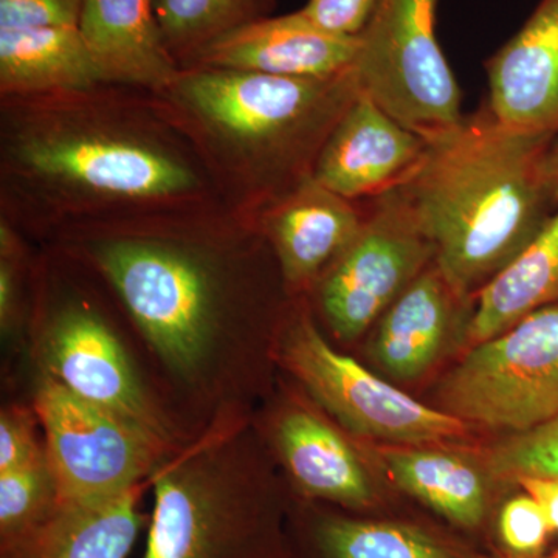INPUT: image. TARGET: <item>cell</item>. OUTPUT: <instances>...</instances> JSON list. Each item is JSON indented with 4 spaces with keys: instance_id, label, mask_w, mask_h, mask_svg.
Wrapping results in <instances>:
<instances>
[{
    "instance_id": "6da1fadb",
    "label": "cell",
    "mask_w": 558,
    "mask_h": 558,
    "mask_svg": "<svg viewBox=\"0 0 558 558\" xmlns=\"http://www.w3.org/2000/svg\"><path fill=\"white\" fill-rule=\"evenodd\" d=\"M46 244L108 288L190 439L252 418L295 300L255 220L213 205L75 227Z\"/></svg>"
},
{
    "instance_id": "7a4b0ae2",
    "label": "cell",
    "mask_w": 558,
    "mask_h": 558,
    "mask_svg": "<svg viewBox=\"0 0 558 558\" xmlns=\"http://www.w3.org/2000/svg\"><path fill=\"white\" fill-rule=\"evenodd\" d=\"M220 204L156 94L119 84L0 97V219L33 244L62 231Z\"/></svg>"
},
{
    "instance_id": "3957f363",
    "label": "cell",
    "mask_w": 558,
    "mask_h": 558,
    "mask_svg": "<svg viewBox=\"0 0 558 558\" xmlns=\"http://www.w3.org/2000/svg\"><path fill=\"white\" fill-rule=\"evenodd\" d=\"M359 94L351 69L330 78H284L199 65L180 70L156 95L220 204L255 220L314 178L319 150Z\"/></svg>"
},
{
    "instance_id": "277c9868",
    "label": "cell",
    "mask_w": 558,
    "mask_h": 558,
    "mask_svg": "<svg viewBox=\"0 0 558 558\" xmlns=\"http://www.w3.org/2000/svg\"><path fill=\"white\" fill-rule=\"evenodd\" d=\"M554 138L512 130L484 105L428 138L421 165L399 185L461 299L476 296L556 213L543 171Z\"/></svg>"
},
{
    "instance_id": "5b68a950",
    "label": "cell",
    "mask_w": 558,
    "mask_h": 558,
    "mask_svg": "<svg viewBox=\"0 0 558 558\" xmlns=\"http://www.w3.org/2000/svg\"><path fill=\"white\" fill-rule=\"evenodd\" d=\"M252 418L209 429L150 478L143 558H290V497Z\"/></svg>"
},
{
    "instance_id": "8992f818",
    "label": "cell",
    "mask_w": 558,
    "mask_h": 558,
    "mask_svg": "<svg viewBox=\"0 0 558 558\" xmlns=\"http://www.w3.org/2000/svg\"><path fill=\"white\" fill-rule=\"evenodd\" d=\"M24 351L33 373L130 418L172 449L194 442L161 402L108 288L57 245H36Z\"/></svg>"
},
{
    "instance_id": "52a82bcc",
    "label": "cell",
    "mask_w": 558,
    "mask_h": 558,
    "mask_svg": "<svg viewBox=\"0 0 558 558\" xmlns=\"http://www.w3.org/2000/svg\"><path fill=\"white\" fill-rule=\"evenodd\" d=\"M275 359L278 369L352 435L425 446L468 433L461 418L417 402L333 347L306 296L293 300Z\"/></svg>"
},
{
    "instance_id": "ba28073f",
    "label": "cell",
    "mask_w": 558,
    "mask_h": 558,
    "mask_svg": "<svg viewBox=\"0 0 558 558\" xmlns=\"http://www.w3.org/2000/svg\"><path fill=\"white\" fill-rule=\"evenodd\" d=\"M436 5L438 0H379L351 68L362 94L427 140L465 117L436 36Z\"/></svg>"
},
{
    "instance_id": "9c48e42d",
    "label": "cell",
    "mask_w": 558,
    "mask_h": 558,
    "mask_svg": "<svg viewBox=\"0 0 558 558\" xmlns=\"http://www.w3.org/2000/svg\"><path fill=\"white\" fill-rule=\"evenodd\" d=\"M359 236L306 296L332 339L351 343L435 264V247L402 190L366 205Z\"/></svg>"
},
{
    "instance_id": "30bf717a",
    "label": "cell",
    "mask_w": 558,
    "mask_h": 558,
    "mask_svg": "<svg viewBox=\"0 0 558 558\" xmlns=\"http://www.w3.org/2000/svg\"><path fill=\"white\" fill-rule=\"evenodd\" d=\"M32 405L61 498L94 501L150 483L180 450L50 377H33Z\"/></svg>"
},
{
    "instance_id": "8fae6325",
    "label": "cell",
    "mask_w": 558,
    "mask_h": 558,
    "mask_svg": "<svg viewBox=\"0 0 558 558\" xmlns=\"http://www.w3.org/2000/svg\"><path fill=\"white\" fill-rule=\"evenodd\" d=\"M444 411L524 433L558 414V303L475 344L440 389Z\"/></svg>"
},
{
    "instance_id": "7c38bea8",
    "label": "cell",
    "mask_w": 558,
    "mask_h": 558,
    "mask_svg": "<svg viewBox=\"0 0 558 558\" xmlns=\"http://www.w3.org/2000/svg\"><path fill=\"white\" fill-rule=\"evenodd\" d=\"M286 398L271 407L260 403L252 422L284 469L290 494L354 515L376 517L379 492L352 444L310 396Z\"/></svg>"
},
{
    "instance_id": "4fadbf2b",
    "label": "cell",
    "mask_w": 558,
    "mask_h": 558,
    "mask_svg": "<svg viewBox=\"0 0 558 558\" xmlns=\"http://www.w3.org/2000/svg\"><path fill=\"white\" fill-rule=\"evenodd\" d=\"M427 146V138L360 92L319 150L314 179L344 199L362 204L409 180Z\"/></svg>"
},
{
    "instance_id": "5bb4252c",
    "label": "cell",
    "mask_w": 558,
    "mask_h": 558,
    "mask_svg": "<svg viewBox=\"0 0 558 558\" xmlns=\"http://www.w3.org/2000/svg\"><path fill=\"white\" fill-rule=\"evenodd\" d=\"M366 208L307 179L256 216L269 242L286 288L293 299L307 296L318 279L354 242Z\"/></svg>"
},
{
    "instance_id": "9a60e30c",
    "label": "cell",
    "mask_w": 558,
    "mask_h": 558,
    "mask_svg": "<svg viewBox=\"0 0 558 558\" xmlns=\"http://www.w3.org/2000/svg\"><path fill=\"white\" fill-rule=\"evenodd\" d=\"M290 558H480L435 529L396 517H363L292 495Z\"/></svg>"
},
{
    "instance_id": "2e32d148",
    "label": "cell",
    "mask_w": 558,
    "mask_h": 558,
    "mask_svg": "<svg viewBox=\"0 0 558 558\" xmlns=\"http://www.w3.org/2000/svg\"><path fill=\"white\" fill-rule=\"evenodd\" d=\"M486 70V106L499 123L557 138L558 0H539Z\"/></svg>"
},
{
    "instance_id": "e0dca14e",
    "label": "cell",
    "mask_w": 558,
    "mask_h": 558,
    "mask_svg": "<svg viewBox=\"0 0 558 558\" xmlns=\"http://www.w3.org/2000/svg\"><path fill=\"white\" fill-rule=\"evenodd\" d=\"M359 36L323 31L301 10L267 16L229 33L190 68L264 73L284 78H330L354 64ZM186 68V69H190Z\"/></svg>"
},
{
    "instance_id": "ac0fdd59",
    "label": "cell",
    "mask_w": 558,
    "mask_h": 558,
    "mask_svg": "<svg viewBox=\"0 0 558 558\" xmlns=\"http://www.w3.org/2000/svg\"><path fill=\"white\" fill-rule=\"evenodd\" d=\"M78 32L106 84L160 94L178 78L156 0H84Z\"/></svg>"
},
{
    "instance_id": "d6986e66",
    "label": "cell",
    "mask_w": 558,
    "mask_h": 558,
    "mask_svg": "<svg viewBox=\"0 0 558 558\" xmlns=\"http://www.w3.org/2000/svg\"><path fill=\"white\" fill-rule=\"evenodd\" d=\"M150 483L94 501L62 499L20 537L0 545V558H128L150 515L142 499Z\"/></svg>"
},
{
    "instance_id": "ffe728a7",
    "label": "cell",
    "mask_w": 558,
    "mask_h": 558,
    "mask_svg": "<svg viewBox=\"0 0 558 558\" xmlns=\"http://www.w3.org/2000/svg\"><path fill=\"white\" fill-rule=\"evenodd\" d=\"M465 303L433 264L380 318L371 349L374 360L398 380L424 376L446 347L459 306Z\"/></svg>"
},
{
    "instance_id": "44dd1931",
    "label": "cell",
    "mask_w": 558,
    "mask_h": 558,
    "mask_svg": "<svg viewBox=\"0 0 558 558\" xmlns=\"http://www.w3.org/2000/svg\"><path fill=\"white\" fill-rule=\"evenodd\" d=\"M106 84L78 27L2 28L0 97L87 90Z\"/></svg>"
},
{
    "instance_id": "7402d4cb",
    "label": "cell",
    "mask_w": 558,
    "mask_h": 558,
    "mask_svg": "<svg viewBox=\"0 0 558 558\" xmlns=\"http://www.w3.org/2000/svg\"><path fill=\"white\" fill-rule=\"evenodd\" d=\"M558 303V208L526 247L476 293L464 339L497 337L532 312Z\"/></svg>"
},
{
    "instance_id": "603a6c76",
    "label": "cell",
    "mask_w": 558,
    "mask_h": 558,
    "mask_svg": "<svg viewBox=\"0 0 558 558\" xmlns=\"http://www.w3.org/2000/svg\"><path fill=\"white\" fill-rule=\"evenodd\" d=\"M384 461L396 486L450 527L476 534L490 521L486 480L464 459L433 450H388Z\"/></svg>"
},
{
    "instance_id": "cb8c5ba5",
    "label": "cell",
    "mask_w": 558,
    "mask_h": 558,
    "mask_svg": "<svg viewBox=\"0 0 558 558\" xmlns=\"http://www.w3.org/2000/svg\"><path fill=\"white\" fill-rule=\"evenodd\" d=\"M278 0H156L161 35L180 69L190 68L216 40L271 16Z\"/></svg>"
},
{
    "instance_id": "d4e9b609",
    "label": "cell",
    "mask_w": 558,
    "mask_h": 558,
    "mask_svg": "<svg viewBox=\"0 0 558 558\" xmlns=\"http://www.w3.org/2000/svg\"><path fill=\"white\" fill-rule=\"evenodd\" d=\"M61 501L47 453L0 473V545L38 526Z\"/></svg>"
},
{
    "instance_id": "484cf974",
    "label": "cell",
    "mask_w": 558,
    "mask_h": 558,
    "mask_svg": "<svg viewBox=\"0 0 558 558\" xmlns=\"http://www.w3.org/2000/svg\"><path fill=\"white\" fill-rule=\"evenodd\" d=\"M36 244L0 219V333L9 347H25Z\"/></svg>"
},
{
    "instance_id": "4316f807",
    "label": "cell",
    "mask_w": 558,
    "mask_h": 558,
    "mask_svg": "<svg viewBox=\"0 0 558 558\" xmlns=\"http://www.w3.org/2000/svg\"><path fill=\"white\" fill-rule=\"evenodd\" d=\"M487 465L499 478L558 480V414L538 427L499 442L488 453Z\"/></svg>"
},
{
    "instance_id": "83f0119b",
    "label": "cell",
    "mask_w": 558,
    "mask_h": 558,
    "mask_svg": "<svg viewBox=\"0 0 558 558\" xmlns=\"http://www.w3.org/2000/svg\"><path fill=\"white\" fill-rule=\"evenodd\" d=\"M553 529L545 510L527 492L509 498L495 517V538L505 558H542L546 556Z\"/></svg>"
},
{
    "instance_id": "f1b7e54d",
    "label": "cell",
    "mask_w": 558,
    "mask_h": 558,
    "mask_svg": "<svg viewBox=\"0 0 558 558\" xmlns=\"http://www.w3.org/2000/svg\"><path fill=\"white\" fill-rule=\"evenodd\" d=\"M46 453L43 427L32 402H9L0 411V473Z\"/></svg>"
},
{
    "instance_id": "f546056e",
    "label": "cell",
    "mask_w": 558,
    "mask_h": 558,
    "mask_svg": "<svg viewBox=\"0 0 558 558\" xmlns=\"http://www.w3.org/2000/svg\"><path fill=\"white\" fill-rule=\"evenodd\" d=\"M84 0H0L2 28L78 27Z\"/></svg>"
},
{
    "instance_id": "4dcf8cb0",
    "label": "cell",
    "mask_w": 558,
    "mask_h": 558,
    "mask_svg": "<svg viewBox=\"0 0 558 558\" xmlns=\"http://www.w3.org/2000/svg\"><path fill=\"white\" fill-rule=\"evenodd\" d=\"M379 0H307L301 13L323 31L341 36H359Z\"/></svg>"
},
{
    "instance_id": "1f68e13d",
    "label": "cell",
    "mask_w": 558,
    "mask_h": 558,
    "mask_svg": "<svg viewBox=\"0 0 558 558\" xmlns=\"http://www.w3.org/2000/svg\"><path fill=\"white\" fill-rule=\"evenodd\" d=\"M515 483L520 484L521 488L531 497L537 499L538 505L545 510L554 537H558V480L520 476Z\"/></svg>"
},
{
    "instance_id": "d6a6232c",
    "label": "cell",
    "mask_w": 558,
    "mask_h": 558,
    "mask_svg": "<svg viewBox=\"0 0 558 558\" xmlns=\"http://www.w3.org/2000/svg\"><path fill=\"white\" fill-rule=\"evenodd\" d=\"M543 171H545V179L549 189L553 190L554 196L558 199V137L550 143L545 163H543Z\"/></svg>"
},
{
    "instance_id": "836d02e7",
    "label": "cell",
    "mask_w": 558,
    "mask_h": 558,
    "mask_svg": "<svg viewBox=\"0 0 558 558\" xmlns=\"http://www.w3.org/2000/svg\"><path fill=\"white\" fill-rule=\"evenodd\" d=\"M542 558H558V556H554V557H542Z\"/></svg>"
}]
</instances>
